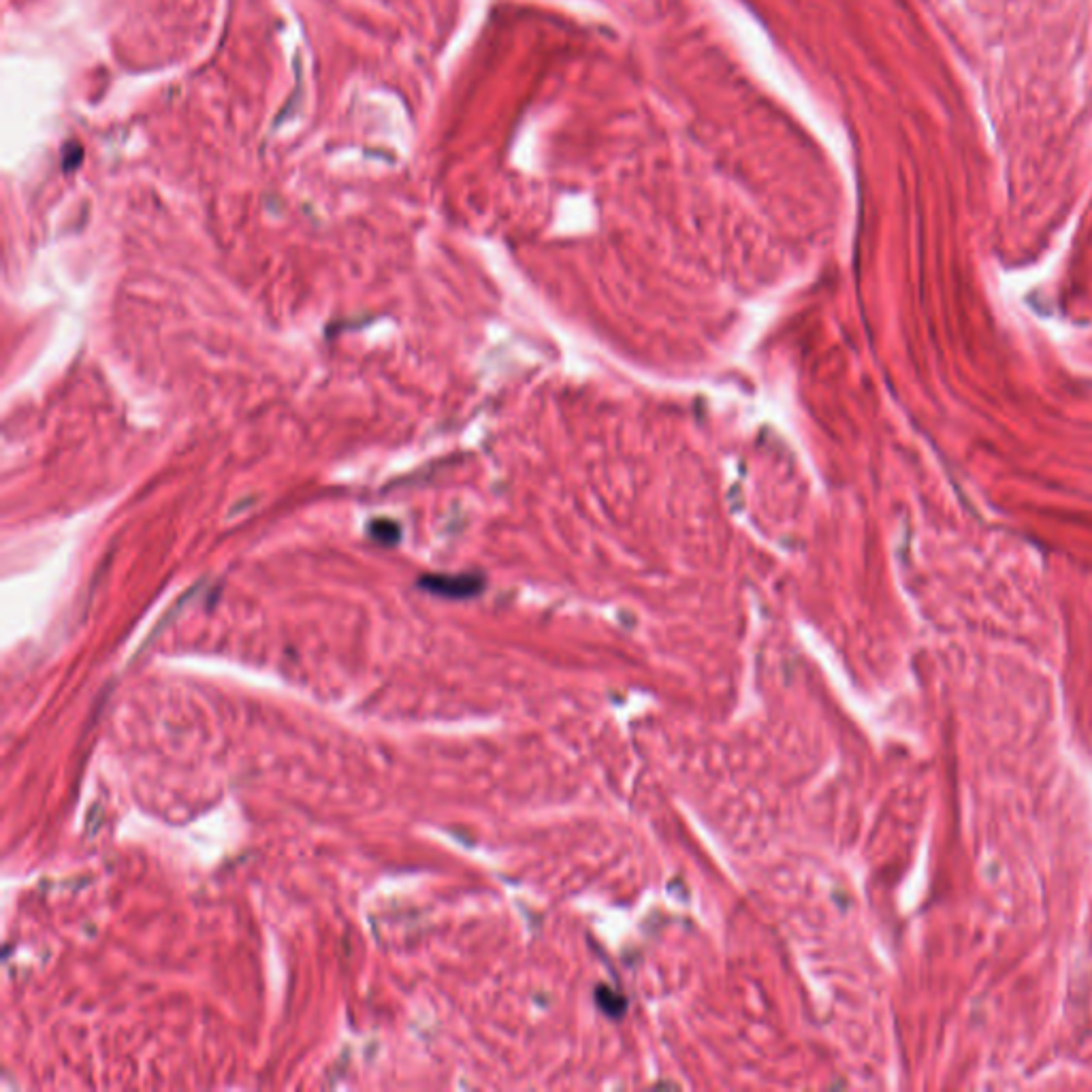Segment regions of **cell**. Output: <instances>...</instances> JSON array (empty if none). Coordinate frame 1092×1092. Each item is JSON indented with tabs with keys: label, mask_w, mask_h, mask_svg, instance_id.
I'll return each mask as SVG.
<instances>
[{
	"label": "cell",
	"mask_w": 1092,
	"mask_h": 1092,
	"mask_svg": "<svg viewBox=\"0 0 1092 1092\" xmlns=\"http://www.w3.org/2000/svg\"><path fill=\"white\" fill-rule=\"evenodd\" d=\"M595 998H598V1005H600L608 1015L619 1017V1015L625 1014L627 1000H625L622 995H617V992H612L610 988L600 986L598 992H595Z\"/></svg>",
	"instance_id": "obj_3"
},
{
	"label": "cell",
	"mask_w": 1092,
	"mask_h": 1092,
	"mask_svg": "<svg viewBox=\"0 0 1092 1092\" xmlns=\"http://www.w3.org/2000/svg\"><path fill=\"white\" fill-rule=\"evenodd\" d=\"M418 585L429 593L459 600L481 593L485 581L478 574H425L420 576Z\"/></svg>",
	"instance_id": "obj_1"
},
{
	"label": "cell",
	"mask_w": 1092,
	"mask_h": 1092,
	"mask_svg": "<svg viewBox=\"0 0 1092 1092\" xmlns=\"http://www.w3.org/2000/svg\"><path fill=\"white\" fill-rule=\"evenodd\" d=\"M367 534H369L371 540H376L384 546H393V544L400 542L401 525L393 519H374V520H369Z\"/></svg>",
	"instance_id": "obj_2"
}]
</instances>
